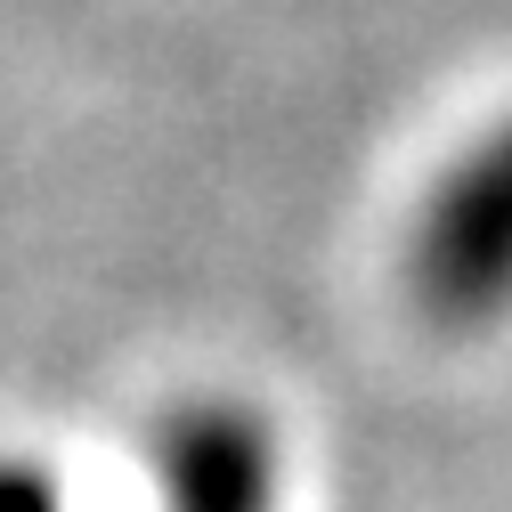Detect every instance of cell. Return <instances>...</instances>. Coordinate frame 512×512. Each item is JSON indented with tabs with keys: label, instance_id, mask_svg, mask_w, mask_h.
Segmentation results:
<instances>
[{
	"label": "cell",
	"instance_id": "1",
	"mask_svg": "<svg viewBox=\"0 0 512 512\" xmlns=\"http://www.w3.org/2000/svg\"><path fill=\"white\" fill-rule=\"evenodd\" d=\"M163 512H277V447L244 407H179L155 439Z\"/></svg>",
	"mask_w": 512,
	"mask_h": 512
},
{
	"label": "cell",
	"instance_id": "2",
	"mask_svg": "<svg viewBox=\"0 0 512 512\" xmlns=\"http://www.w3.org/2000/svg\"><path fill=\"white\" fill-rule=\"evenodd\" d=\"M0 512H66V496L33 456H0Z\"/></svg>",
	"mask_w": 512,
	"mask_h": 512
}]
</instances>
